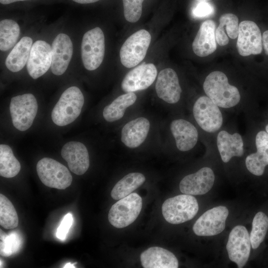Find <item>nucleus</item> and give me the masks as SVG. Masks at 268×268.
Instances as JSON below:
<instances>
[{"mask_svg":"<svg viewBox=\"0 0 268 268\" xmlns=\"http://www.w3.org/2000/svg\"><path fill=\"white\" fill-rule=\"evenodd\" d=\"M203 88L206 96L218 107L231 108L240 101L239 90L229 83L225 74L220 71L210 72L205 79Z\"/></svg>","mask_w":268,"mask_h":268,"instance_id":"obj_1","label":"nucleus"},{"mask_svg":"<svg viewBox=\"0 0 268 268\" xmlns=\"http://www.w3.org/2000/svg\"><path fill=\"white\" fill-rule=\"evenodd\" d=\"M84 103L80 89L75 86L68 87L62 94L51 113L53 123L65 126L74 121L79 116Z\"/></svg>","mask_w":268,"mask_h":268,"instance_id":"obj_2","label":"nucleus"},{"mask_svg":"<svg viewBox=\"0 0 268 268\" xmlns=\"http://www.w3.org/2000/svg\"><path fill=\"white\" fill-rule=\"evenodd\" d=\"M161 209L163 216L168 222L177 224L193 218L199 210V204L193 196L180 195L167 199Z\"/></svg>","mask_w":268,"mask_h":268,"instance_id":"obj_3","label":"nucleus"},{"mask_svg":"<svg viewBox=\"0 0 268 268\" xmlns=\"http://www.w3.org/2000/svg\"><path fill=\"white\" fill-rule=\"evenodd\" d=\"M105 51V37L102 30L96 27L83 35L81 44L83 65L88 70H94L102 64Z\"/></svg>","mask_w":268,"mask_h":268,"instance_id":"obj_4","label":"nucleus"},{"mask_svg":"<svg viewBox=\"0 0 268 268\" xmlns=\"http://www.w3.org/2000/svg\"><path fill=\"white\" fill-rule=\"evenodd\" d=\"M151 40L150 34L145 29L139 30L129 37L120 51L121 64L127 68L138 65L144 59Z\"/></svg>","mask_w":268,"mask_h":268,"instance_id":"obj_5","label":"nucleus"},{"mask_svg":"<svg viewBox=\"0 0 268 268\" xmlns=\"http://www.w3.org/2000/svg\"><path fill=\"white\" fill-rule=\"evenodd\" d=\"M142 199L136 193L119 200L111 207L108 214L110 224L117 228L127 227L134 222L142 208Z\"/></svg>","mask_w":268,"mask_h":268,"instance_id":"obj_6","label":"nucleus"},{"mask_svg":"<svg viewBox=\"0 0 268 268\" xmlns=\"http://www.w3.org/2000/svg\"><path fill=\"white\" fill-rule=\"evenodd\" d=\"M9 110L13 126L20 131L27 130L32 126L38 111L36 98L31 93L13 97Z\"/></svg>","mask_w":268,"mask_h":268,"instance_id":"obj_7","label":"nucleus"},{"mask_svg":"<svg viewBox=\"0 0 268 268\" xmlns=\"http://www.w3.org/2000/svg\"><path fill=\"white\" fill-rule=\"evenodd\" d=\"M36 170L40 180L47 187L64 190L71 184L72 177L68 169L52 158L40 159L37 164Z\"/></svg>","mask_w":268,"mask_h":268,"instance_id":"obj_8","label":"nucleus"},{"mask_svg":"<svg viewBox=\"0 0 268 268\" xmlns=\"http://www.w3.org/2000/svg\"><path fill=\"white\" fill-rule=\"evenodd\" d=\"M193 113L197 124L204 131L215 132L222 125L223 118L219 107L207 96L197 99Z\"/></svg>","mask_w":268,"mask_h":268,"instance_id":"obj_9","label":"nucleus"},{"mask_svg":"<svg viewBox=\"0 0 268 268\" xmlns=\"http://www.w3.org/2000/svg\"><path fill=\"white\" fill-rule=\"evenodd\" d=\"M251 247L250 235L246 227L242 225L234 227L229 234L226 244L229 259L238 268H243L248 260Z\"/></svg>","mask_w":268,"mask_h":268,"instance_id":"obj_10","label":"nucleus"},{"mask_svg":"<svg viewBox=\"0 0 268 268\" xmlns=\"http://www.w3.org/2000/svg\"><path fill=\"white\" fill-rule=\"evenodd\" d=\"M229 211L224 206H218L203 213L193 225L194 232L198 236H209L222 232L225 227Z\"/></svg>","mask_w":268,"mask_h":268,"instance_id":"obj_11","label":"nucleus"},{"mask_svg":"<svg viewBox=\"0 0 268 268\" xmlns=\"http://www.w3.org/2000/svg\"><path fill=\"white\" fill-rule=\"evenodd\" d=\"M236 47L239 54L243 57L262 53V34L255 22L244 20L240 23Z\"/></svg>","mask_w":268,"mask_h":268,"instance_id":"obj_12","label":"nucleus"},{"mask_svg":"<svg viewBox=\"0 0 268 268\" xmlns=\"http://www.w3.org/2000/svg\"><path fill=\"white\" fill-rule=\"evenodd\" d=\"M157 74V68L153 64H142L126 74L122 81L121 88L126 93L146 89L154 82Z\"/></svg>","mask_w":268,"mask_h":268,"instance_id":"obj_13","label":"nucleus"},{"mask_svg":"<svg viewBox=\"0 0 268 268\" xmlns=\"http://www.w3.org/2000/svg\"><path fill=\"white\" fill-rule=\"evenodd\" d=\"M51 46L45 41H35L31 48L27 63L29 75L36 79L44 74L51 66Z\"/></svg>","mask_w":268,"mask_h":268,"instance_id":"obj_14","label":"nucleus"},{"mask_svg":"<svg viewBox=\"0 0 268 268\" xmlns=\"http://www.w3.org/2000/svg\"><path fill=\"white\" fill-rule=\"evenodd\" d=\"M52 59L51 68L56 75H61L67 69L73 54V45L66 34L57 35L52 44Z\"/></svg>","mask_w":268,"mask_h":268,"instance_id":"obj_15","label":"nucleus"},{"mask_svg":"<svg viewBox=\"0 0 268 268\" xmlns=\"http://www.w3.org/2000/svg\"><path fill=\"white\" fill-rule=\"evenodd\" d=\"M157 96L169 104L177 103L181 98L182 89L178 76L175 71L171 68L161 70L155 83Z\"/></svg>","mask_w":268,"mask_h":268,"instance_id":"obj_16","label":"nucleus"},{"mask_svg":"<svg viewBox=\"0 0 268 268\" xmlns=\"http://www.w3.org/2000/svg\"><path fill=\"white\" fill-rule=\"evenodd\" d=\"M212 170L203 167L195 173L184 177L179 184L180 191L190 195H201L207 193L212 187L214 182Z\"/></svg>","mask_w":268,"mask_h":268,"instance_id":"obj_17","label":"nucleus"},{"mask_svg":"<svg viewBox=\"0 0 268 268\" xmlns=\"http://www.w3.org/2000/svg\"><path fill=\"white\" fill-rule=\"evenodd\" d=\"M61 155L67 162L70 170L76 175L84 174L89 167L88 150L80 142L73 141L66 143L62 148Z\"/></svg>","mask_w":268,"mask_h":268,"instance_id":"obj_18","label":"nucleus"},{"mask_svg":"<svg viewBox=\"0 0 268 268\" xmlns=\"http://www.w3.org/2000/svg\"><path fill=\"white\" fill-rule=\"evenodd\" d=\"M150 127V122L145 117L131 120L122 129L121 139L122 143L130 148L139 147L145 140Z\"/></svg>","mask_w":268,"mask_h":268,"instance_id":"obj_19","label":"nucleus"},{"mask_svg":"<svg viewBox=\"0 0 268 268\" xmlns=\"http://www.w3.org/2000/svg\"><path fill=\"white\" fill-rule=\"evenodd\" d=\"M170 130L175 140L176 147L180 151H189L193 148L198 142L197 129L186 120L179 119L172 121Z\"/></svg>","mask_w":268,"mask_h":268,"instance_id":"obj_20","label":"nucleus"},{"mask_svg":"<svg viewBox=\"0 0 268 268\" xmlns=\"http://www.w3.org/2000/svg\"><path fill=\"white\" fill-rule=\"evenodd\" d=\"M215 28L212 20H206L201 23L192 44L193 50L197 56L206 57L216 50Z\"/></svg>","mask_w":268,"mask_h":268,"instance_id":"obj_21","label":"nucleus"},{"mask_svg":"<svg viewBox=\"0 0 268 268\" xmlns=\"http://www.w3.org/2000/svg\"><path fill=\"white\" fill-rule=\"evenodd\" d=\"M255 142L257 152L247 156L245 164L250 172L261 176L268 165V134L264 131H260L256 135Z\"/></svg>","mask_w":268,"mask_h":268,"instance_id":"obj_22","label":"nucleus"},{"mask_svg":"<svg viewBox=\"0 0 268 268\" xmlns=\"http://www.w3.org/2000/svg\"><path fill=\"white\" fill-rule=\"evenodd\" d=\"M144 268H177L178 261L170 251L160 247H151L140 256Z\"/></svg>","mask_w":268,"mask_h":268,"instance_id":"obj_23","label":"nucleus"},{"mask_svg":"<svg viewBox=\"0 0 268 268\" xmlns=\"http://www.w3.org/2000/svg\"><path fill=\"white\" fill-rule=\"evenodd\" d=\"M217 145L222 160L227 163L234 156L240 157L244 154V143L241 135L235 133L230 134L220 131L217 136Z\"/></svg>","mask_w":268,"mask_h":268,"instance_id":"obj_24","label":"nucleus"},{"mask_svg":"<svg viewBox=\"0 0 268 268\" xmlns=\"http://www.w3.org/2000/svg\"><path fill=\"white\" fill-rule=\"evenodd\" d=\"M32 43L31 37L24 36L16 44L5 59V65L8 70L16 72L24 67L29 58Z\"/></svg>","mask_w":268,"mask_h":268,"instance_id":"obj_25","label":"nucleus"},{"mask_svg":"<svg viewBox=\"0 0 268 268\" xmlns=\"http://www.w3.org/2000/svg\"><path fill=\"white\" fill-rule=\"evenodd\" d=\"M136 99L137 96L134 92L119 96L104 108L102 113L104 119L108 122L120 120L124 117L126 109L134 104Z\"/></svg>","mask_w":268,"mask_h":268,"instance_id":"obj_26","label":"nucleus"},{"mask_svg":"<svg viewBox=\"0 0 268 268\" xmlns=\"http://www.w3.org/2000/svg\"><path fill=\"white\" fill-rule=\"evenodd\" d=\"M219 24L215 30L216 41L220 46H225L229 42L228 36L236 39L239 33L238 18L233 13H225L219 19Z\"/></svg>","mask_w":268,"mask_h":268,"instance_id":"obj_27","label":"nucleus"},{"mask_svg":"<svg viewBox=\"0 0 268 268\" xmlns=\"http://www.w3.org/2000/svg\"><path fill=\"white\" fill-rule=\"evenodd\" d=\"M145 181V176L140 173L133 172L125 175L114 186L111 192V197L119 200L131 194Z\"/></svg>","mask_w":268,"mask_h":268,"instance_id":"obj_28","label":"nucleus"},{"mask_svg":"<svg viewBox=\"0 0 268 268\" xmlns=\"http://www.w3.org/2000/svg\"><path fill=\"white\" fill-rule=\"evenodd\" d=\"M18 23L10 19H4L0 22V50L4 52L16 45L20 35Z\"/></svg>","mask_w":268,"mask_h":268,"instance_id":"obj_29","label":"nucleus"},{"mask_svg":"<svg viewBox=\"0 0 268 268\" xmlns=\"http://www.w3.org/2000/svg\"><path fill=\"white\" fill-rule=\"evenodd\" d=\"M21 165L14 156L11 147L6 144L0 145V175L10 178L16 176L19 172Z\"/></svg>","mask_w":268,"mask_h":268,"instance_id":"obj_30","label":"nucleus"},{"mask_svg":"<svg viewBox=\"0 0 268 268\" xmlns=\"http://www.w3.org/2000/svg\"><path fill=\"white\" fill-rule=\"evenodd\" d=\"M268 229V217L263 212H258L253 218L250 237L251 246L257 249L264 241Z\"/></svg>","mask_w":268,"mask_h":268,"instance_id":"obj_31","label":"nucleus"},{"mask_svg":"<svg viewBox=\"0 0 268 268\" xmlns=\"http://www.w3.org/2000/svg\"><path fill=\"white\" fill-rule=\"evenodd\" d=\"M18 224L17 212L11 201L0 194V225L6 229L16 228Z\"/></svg>","mask_w":268,"mask_h":268,"instance_id":"obj_32","label":"nucleus"},{"mask_svg":"<svg viewBox=\"0 0 268 268\" xmlns=\"http://www.w3.org/2000/svg\"><path fill=\"white\" fill-rule=\"evenodd\" d=\"M144 0H123L124 17L127 21L134 23L138 21L142 14Z\"/></svg>","mask_w":268,"mask_h":268,"instance_id":"obj_33","label":"nucleus"},{"mask_svg":"<svg viewBox=\"0 0 268 268\" xmlns=\"http://www.w3.org/2000/svg\"><path fill=\"white\" fill-rule=\"evenodd\" d=\"M73 223V217L70 213H67L63 218L57 229V237L60 240H64Z\"/></svg>","mask_w":268,"mask_h":268,"instance_id":"obj_34","label":"nucleus"},{"mask_svg":"<svg viewBox=\"0 0 268 268\" xmlns=\"http://www.w3.org/2000/svg\"><path fill=\"white\" fill-rule=\"evenodd\" d=\"M213 11L212 6L206 1H199L193 10L194 15L198 17H203L210 15Z\"/></svg>","mask_w":268,"mask_h":268,"instance_id":"obj_35","label":"nucleus"},{"mask_svg":"<svg viewBox=\"0 0 268 268\" xmlns=\"http://www.w3.org/2000/svg\"><path fill=\"white\" fill-rule=\"evenodd\" d=\"M14 236L13 235H10L8 237L5 238L3 244H1V246H2V248H1V251L2 250V252H4L5 255V256H8L10 255L11 250L14 248L15 245H16V240L14 239Z\"/></svg>","mask_w":268,"mask_h":268,"instance_id":"obj_36","label":"nucleus"},{"mask_svg":"<svg viewBox=\"0 0 268 268\" xmlns=\"http://www.w3.org/2000/svg\"><path fill=\"white\" fill-rule=\"evenodd\" d=\"M262 42L266 54L268 55V30L263 33Z\"/></svg>","mask_w":268,"mask_h":268,"instance_id":"obj_37","label":"nucleus"},{"mask_svg":"<svg viewBox=\"0 0 268 268\" xmlns=\"http://www.w3.org/2000/svg\"><path fill=\"white\" fill-rule=\"evenodd\" d=\"M30 0H0V3L2 5H7L19 2L29 1Z\"/></svg>","mask_w":268,"mask_h":268,"instance_id":"obj_38","label":"nucleus"},{"mask_svg":"<svg viewBox=\"0 0 268 268\" xmlns=\"http://www.w3.org/2000/svg\"><path fill=\"white\" fill-rule=\"evenodd\" d=\"M72 1L78 4H86L97 2L101 0H71Z\"/></svg>","mask_w":268,"mask_h":268,"instance_id":"obj_39","label":"nucleus"},{"mask_svg":"<svg viewBox=\"0 0 268 268\" xmlns=\"http://www.w3.org/2000/svg\"><path fill=\"white\" fill-rule=\"evenodd\" d=\"M64 268H75L74 264H71L70 263H67L66 265H65V267Z\"/></svg>","mask_w":268,"mask_h":268,"instance_id":"obj_40","label":"nucleus"},{"mask_svg":"<svg viewBox=\"0 0 268 268\" xmlns=\"http://www.w3.org/2000/svg\"><path fill=\"white\" fill-rule=\"evenodd\" d=\"M195 0L198 1H208L211 0Z\"/></svg>","mask_w":268,"mask_h":268,"instance_id":"obj_41","label":"nucleus"},{"mask_svg":"<svg viewBox=\"0 0 268 268\" xmlns=\"http://www.w3.org/2000/svg\"><path fill=\"white\" fill-rule=\"evenodd\" d=\"M266 132L268 134V124L266 126Z\"/></svg>","mask_w":268,"mask_h":268,"instance_id":"obj_42","label":"nucleus"}]
</instances>
